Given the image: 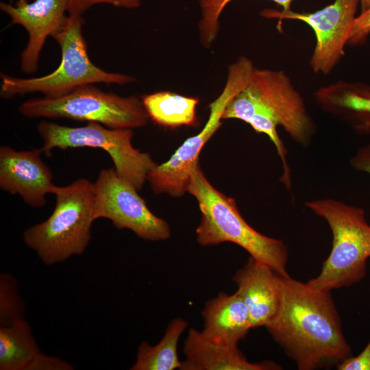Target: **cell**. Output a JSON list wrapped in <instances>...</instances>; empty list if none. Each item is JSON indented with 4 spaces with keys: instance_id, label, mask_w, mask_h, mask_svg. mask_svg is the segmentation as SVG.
<instances>
[{
    "instance_id": "cell-1",
    "label": "cell",
    "mask_w": 370,
    "mask_h": 370,
    "mask_svg": "<svg viewBox=\"0 0 370 370\" xmlns=\"http://www.w3.org/2000/svg\"><path fill=\"white\" fill-rule=\"evenodd\" d=\"M278 310L266 328L299 370L330 369L352 356L330 291L278 274Z\"/></svg>"
},
{
    "instance_id": "cell-2",
    "label": "cell",
    "mask_w": 370,
    "mask_h": 370,
    "mask_svg": "<svg viewBox=\"0 0 370 370\" xmlns=\"http://www.w3.org/2000/svg\"><path fill=\"white\" fill-rule=\"evenodd\" d=\"M241 120L266 134L275 147L283 141L277 127L303 147L312 143L317 127L289 76L282 70L254 68L250 79L227 103L223 119Z\"/></svg>"
},
{
    "instance_id": "cell-3",
    "label": "cell",
    "mask_w": 370,
    "mask_h": 370,
    "mask_svg": "<svg viewBox=\"0 0 370 370\" xmlns=\"http://www.w3.org/2000/svg\"><path fill=\"white\" fill-rule=\"evenodd\" d=\"M188 193L196 199L201 212V221L196 229L199 245L210 246L233 243L278 274L288 275V249L285 243L251 227L241 214L235 200L210 184L199 162L192 171Z\"/></svg>"
},
{
    "instance_id": "cell-4",
    "label": "cell",
    "mask_w": 370,
    "mask_h": 370,
    "mask_svg": "<svg viewBox=\"0 0 370 370\" xmlns=\"http://www.w3.org/2000/svg\"><path fill=\"white\" fill-rule=\"evenodd\" d=\"M305 205L327 222L332 235V249L321 272L307 285L315 291H331L361 281L370 257V224L365 210L331 198L308 201Z\"/></svg>"
},
{
    "instance_id": "cell-5",
    "label": "cell",
    "mask_w": 370,
    "mask_h": 370,
    "mask_svg": "<svg viewBox=\"0 0 370 370\" xmlns=\"http://www.w3.org/2000/svg\"><path fill=\"white\" fill-rule=\"evenodd\" d=\"M53 195L56 201L51 214L23 234L25 245L47 265L83 254L90 242L95 221L94 183L79 178L66 186H57Z\"/></svg>"
},
{
    "instance_id": "cell-6",
    "label": "cell",
    "mask_w": 370,
    "mask_h": 370,
    "mask_svg": "<svg viewBox=\"0 0 370 370\" xmlns=\"http://www.w3.org/2000/svg\"><path fill=\"white\" fill-rule=\"evenodd\" d=\"M84 23L82 15L69 14L64 24L51 36L61 49V61L58 68L46 75L31 78L1 74V97L8 99L40 92L45 97L54 98L87 84L124 85L134 82L132 76L107 72L90 60L82 33Z\"/></svg>"
},
{
    "instance_id": "cell-7",
    "label": "cell",
    "mask_w": 370,
    "mask_h": 370,
    "mask_svg": "<svg viewBox=\"0 0 370 370\" xmlns=\"http://www.w3.org/2000/svg\"><path fill=\"white\" fill-rule=\"evenodd\" d=\"M29 119H68L99 123L112 129H134L147 124L141 98L107 92L92 84L80 86L59 97L34 98L18 107Z\"/></svg>"
},
{
    "instance_id": "cell-8",
    "label": "cell",
    "mask_w": 370,
    "mask_h": 370,
    "mask_svg": "<svg viewBox=\"0 0 370 370\" xmlns=\"http://www.w3.org/2000/svg\"><path fill=\"white\" fill-rule=\"evenodd\" d=\"M36 129L42 139L41 149L46 156H51V151L56 148L103 149L112 160L117 174L138 191L149 172L158 164L148 153L133 147L132 129H112L96 122H88L82 127H69L45 120L38 123Z\"/></svg>"
},
{
    "instance_id": "cell-9",
    "label": "cell",
    "mask_w": 370,
    "mask_h": 370,
    "mask_svg": "<svg viewBox=\"0 0 370 370\" xmlns=\"http://www.w3.org/2000/svg\"><path fill=\"white\" fill-rule=\"evenodd\" d=\"M93 218L107 219L118 229H128L145 241H165L171 236L168 223L148 208L138 190L115 169H102L94 183Z\"/></svg>"
},
{
    "instance_id": "cell-10",
    "label": "cell",
    "mask_w": 370,
    "mask_h": 370,
    "mask_svg": "<svg viewBox=\"0 0 370 370\" xmlns=\"http://www.w3.org/2000/svg\"><path fill=\"white\" fill-rule=\"evenodd\" d=\"M359 3L360 0H335L313 13H299L291 10H265L262 15L280 20H299L308 25L314 30L316 37L309 65L314 73L327 75L345 55V47Z\"/></svg>"
},
{
    "instance_id": "cell-11",
    "label": "cell",
    "mask_w": 370,
    "mask_h": 370,
    "mask_svg": "<svg viewBox=\"0 0 370 370\" xmlns=\"http://www.w3.org/2000/svg\"><path fill=\"white\" fill-rule=\"evenodd\" d=\"M231 98L228 91L222 90L210 103L209 117L201 132L188 138L168 161L157 164L149 172L147 181L156 194L166 193L180 197L188 192L190 175L199 162V155L221 126L223 114Z\"/></svg>"
},
{
    "instance_id": "cell-12",
    "label": "cell",
    "mask_w": 370,
    "mask_h": 370,
    "mask_svg": "<svg viewBox=\"0 0 370 370\" xmlns=\"http://www.w3.org/2000/svg\"><path fill=\"white\" fill-rule=\"evenodd\" d=\"M42 149L17 151L8 145L0 147V188L10 194L18 195L32 208L46 204V195L53 194L50 168L42 160Z\"/></svg>"
},
{
    "instance_id": "cell-13",
    "label": "cell",
    "mask_w": 370,
    "mask_h": 370,
    "mask_svg": "<svg viewBox=\"0 0 370 370\" xmlns=\"http://www.w3.org/2000/svg\"><path fill=\"white\" fill-rule=\"evenodd\" d=\"M0 9L11 18L10 24L23 26L29 39L21 56V68L26 73L37 71L38 60L47 38L65 23L68 0H17L14 5L0 3Z\"/></svg>"
},
{
    "instance_id": "cell-14",
    "label": "cell",
    "mask_w": 370,
    "mask_h": 370,
    "mask_svg": "<svg viewBox=\"0 0 370 370\" xmlns=\"http://www.w3.org/2000/svg\"><path fill=\"white\" fill-rule=\"evenodd\" d=\"M236 293L249 312L252 328L266 326L275 316L280 305L278 273L267 264L249 257L234 273Z\"/></svg>"
},
{
    "instance_id": "cell-15",
    "label": "cell",
    "mask_w": 370,
    "mask_h": 370,
    "mask_svg": "<svg viewBox=\"0 0 370 370\" xmlns=\"http://www.w3.org/2000/svg\"><path fill=\"white\" fill-rule=\"evenodd\" d=\"M314 98L322 110L358 134L370 135V84L338 80L319 88Z\"/></svg>"
},
{
    "instance_id": "cell-16",
    "label": "cell",
    "mask_w": 370,
    "mask_h": 370,
    "mask_svg": "<svg viewBox=\"0 0 370 370\" xmlns=\"http://www.w3.org/2000/svg\"><path fill=\"white\" fill-rule=\"evenodd\" d=\"M186 359L180 370H279L272 361L251 362L237 345L215 343L195 328L188 330L184 343Z\"/></svg>"
},
{
    "instance_id": "cell-17",
    "label": "cell",
    "mask_w": 370,
    "mask_h": 370,
    "mask_svg": "<svg viewBox=\"0 0 370 370\" xmlns=\"http://www.w3.org/2000/svg\"><path fill=\"white\" fill-rule=\"evenodd\" d=\"M204 336L215 343L237 345L252 329L248 310L236 292L221 293L206 303L201 312Z\"/></svg>"
},
{
    "instance_id": "cell-18",
    "label": "cell",
    "mask_w": 370,
    "mask_h": 370,
    "mask_svg": "<svg viewBox=\"0 0 370 370\" xmlns=\"http://www.w3.org/2000/svg\"><path fill=\"white\" fill-rule=\"evenodd\" d=\"M149 119L156 124L169 128L197 126L199 99L170 91H158L141 97Z\"/></svg>"
},
{
    "instance_id": "cell-19",
    "label": "cell",
    "mask_w": 370,
    "mask_h": 370,
    "mask_svg": "<svg viewBox=\"0 0 370 370\" xmlns=\"http://www.w3.org/2000/svg\"><path fill=\"white\" fill-rule=\"evenodd\" d=\"M40 352L31 327L25 319L1 325V370H27Z\"/></svg>"
},
{
    "instance_id": "cell-20",
    "label": "cell",
    "mask_w": 370,
    "mask_h": 370,
    "mask_svg": "<svg viewBox=\"0 0 370 370\" xmlns=\"http://www.w3.org/2000/svg\"><path fill=\"white\" fill-rule=\"evenodd\" d=\"M187 322L175 318L169 324L166 332L156 345L142 342L138 348L136 360L131 370H174L180 369L182 362L177 356L179 339L187 328Z\"/></svg>"
},
{
    "instance_id": "cell-21",
    "label": "cell",
    "mask_w": 370,
    "mask_h": 370,
    "mask_svg": "<svg viewBox=\"0 0 370 370\" xmlns=\"http://www.w3.org/2000/svg\"><path fill=\"white\" fill-rule=\"evenodd\" d=\"M232 0H199L201 18L198 23L199 38L201 45L210 49L218 36L219 18L225 6ZM283 8L291 10L293 0H271Z\"/></svg>"
},
{
    "instance_id": "cell-22",
    "label": "cell",
    "mask_w": 370,
    "mask_h": 370,
    "mask_svg": "<svg viewBox=\"0 0 370 370\" xmlns=\"http://www.w3.org/2000/svg\"><path fill=\"white\" fill-rule=\"evenodd\" d=\"M25 302L18 292V282L10 273L0 275V325L24 319Z\"/></svg>"
},
{
    "instance_id": "cell-23",
    "label": "cell",
    "mask_w": 370,
    "mask_h": 370,
    "mask_svg": "<svg viewBox=\"0 0 370 370\" xmlns=\"http://www.w3.org/2000/svg\"><path fill=\"white\" fill-rule=\"evenodd\" d=\"M140 0H68L69 14L82 15L95 5L110 4L116 8L134 9L140 5Z\"/></svg>"
},
{
    "instance_id": "cell-24",
    "label": "cell",
    "mask_w": 370,
    "mask_h": 370,
    "mask_svg": "<svg viewBox=\"0 0 370 370\" xmlns=\"http://www.w3.org/2000/svg\"><path fill=\"white\" fill-rule=\"evenodd\" d=\"M370 36V8L357 16L349 32L347 45L360 46L365 44Z\"/></svg>"
},
{
    "instance_id": "cell-25",
    "label": "cell",
    "mask_w": 370,
    "mask_h": 370,
    "mask_svg": "<svg viewBox=\"0 0 370 370\" xmlns=\"http://www.w3.org/2000/svg\"><path fill=\"white\" fill-rule=\"evenodd\" d=\"M73 367L62 359L40 352L29 365L27 370H72Z\"/></svg>"
},
{
    "instance_id": "cell-26",
    "label": "cell",
    "mask_w": 370,
    "mask_h": 370,
    "mask_svg": "<svg viewBox=\"0 0 370 370\" xmlns=\"http://www.w3.org/2000/svg\"><path fill=\"white\" fill-rule=\"evenodd\" d=\"M338 370H370V341L357 356L348 358L336 367Z\"/></svg>"
},
{
    "instance_id": "cell-27",
    "label": "cell",
    "mask_w": 370,
    "mask_h": 370,
    "mask_svg": "<svg viewBox=\"0 0 370 370\" xmlns=\"http://www.w3.org/2000/svg\"><path fill=\"white\" fill-rule=\"evenodd\" d=\"M349 164L354 170L370 175V142L356 150L349 160Z\"/></svg>"
},
{
    "instance_id": "cell-28",
    "label": "cell",
    "mask_w": 370,
    "mask_h": 370,
    "mask_svg": "<svg viewBox=\"0 0 370 370\" xmlns=\"http://www.w3.org/2000/svg\"><path fill=\"white\" fill-rule=\"evenodd\" d=\"M361 6V12H363L370 8V0H360Z\"/></svg>"
}]
</instances>
